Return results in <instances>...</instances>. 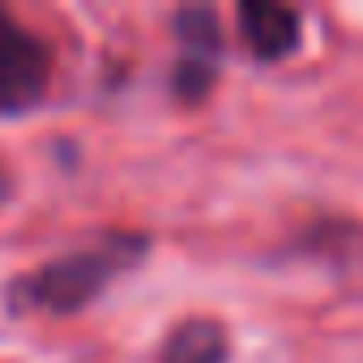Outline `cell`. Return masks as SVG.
Here are the masks:
<instances>
[{
  "mask_svg": "<svg viewBox=\"0 0 363 363\" xmlns=\"http://www.w3.org/2000/svg\"><path fill=\"white\" fill-rule=\"evenodd\" d=\"M52 82L48 43L22 26L9 9H0V116H18L43 99Z\"/></svg>",
  "mask_w": 363,
  "mask_h": 363,
  "instance_id": "7a4b0ae2",
  "label": "cell"
},
{
  "mask_svg": "<svg viewBox=\"0 0 363 363\" xmlns=\"http://www.w3.org/2000/svg\"><path fill=\"white\" fill-rule=\"evenodd\" d=\"M227 333L214 320H184L162 346V363H223Z\"/></svg>",
  "mask_w": 363,
  "mask_h": 363,
  "instance_id": "277c9868",
  "label": "cell"
},
{
  "mask_svg": "<svg viewBox=\"0 0 363 363\" xmlns=\"http://www.w3.org/2000/svg\"><path fill=\"white\" fill-rule=\"evenodd\" d=\"M9 197V171H5V162H0V201Z\"/></svg>",
  "mask_w": 363,
  "mask_h": 363,
  "instance_id": "5b68a950",
  "label": "cell"
},
{
  "mask_svg": "<svg viewBox=\"0 0 363 363\" xmlns=\"http://www.w3.org/2000/svg\"><path fill=\"white\" fill-rule=\"evenodd\" d=\"M240 35L257 60H282L299 43V13L269 0H252V5H240Z\"/></svg>",
  "mask_w": 363,
  "mask_h": 363,
  "instance_id": "3957f363",
  "label": "cell"
},
{
  "mask_svg": "<svg viewBox=\"0 0 363 363\" xmlns=\"http://www.w3.org/2000/svg\"><path fill=\"white\" fill-rule=\"evenodd\" d=\"M145 252L141 235H111L94 248L69 252L26 278H18L9 286V303L13 312H48V316H69L77 308H86L116 274H124V265H133Z\"/></svg>",
  "mask_w": 363,
  "mask_h": 363,
  "instance_id": "6da1fadb",
  "label": "cell"
}]
</instances>
